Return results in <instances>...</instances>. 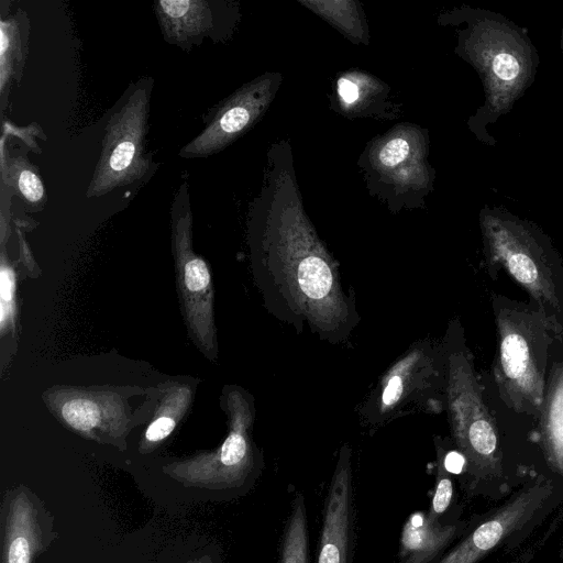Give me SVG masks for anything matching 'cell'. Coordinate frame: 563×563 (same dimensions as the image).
I'll list each match as a JSON object with an SVG mask.
<instances>
[{
	"label": "cell",
	"instance_id": "52a82bcc",
	"mask_svg": "<svg viewBox=\"0 0 563 563\" xmlns=\"http://www.w3.org/2000/svg\"><path fill=\"white\" fill-rule=\"evenodd\" d=\"M448 360L443 339L415 342L382 375L360 409L373 427L413 407L439 413L445 409Z\"/></svg>",
	"mask_w": 563,
	"mask_h": 563
},
{
	"label": "cell",
	"instance_id": "ba28073f",
	"mask_svg": "<svg viewBox=\"0 0 563 563\" xmlns=\"http://www.w3.org/2000/svg\"><path fill=\"white\" fill-rule=\"evenodd\" d=\"M150 91L140 86L108 120L101 153L86 196L100 197L132 185L151 173L152 158L145 154Z\"/></svg>",
	"mask_w": 563,
	"mask_h": 563
},
{
	"label": "cell",
	"instance_id": "5b68a950",
	"mask_svg": "<svg viewBox=\"0 0 563 563\" xmlns=\"http://www.w3.org/2000/svg\"><path fill=\"white\" fill-rule=\"evenodd\" d=\"M463 51L479 74L485 91V103L476 119L494 122L512 108L534 80L538 53L525 29L486 10L474 11Z\"/></svg>",
	"mask_w": 563,
	"mask_h": 563
},
{
	"label": "cell",
	"instance_id": "8992f818",
	"mask_svg": "<svg viewBox=\"0 0 563 563\" xmlns=\"http://www.w3.org/2000/svg\"><path fill=\"white\" fill-rule=\"evenodd\" d=\"M225 402L229 432L221 445L212 452L166 465L164 472L185 486L207 488L232 498L253 487L262 474L264 460L252 437L255 410L251 396L231 389Z\"/></svg>",
	"mask_w": 563,
	"mask_h": 563
},
{
	"label": "cell",
	"instance_id": "9a60e30c",
	"mask_svg": "<svg viewBox=\"0 0 563 563\" xmlns=\"http://www.w3.org/2000/svg\"><path fill=\"white\" fill-rule=\"evenodd\" d=\"M155 13L166 42L188 51L211 36L213 14L210 2L200 0H161Z\"/></svg>",
	"mask_w": 563,
	"mask_h": 563
},
{
	"label": "cell",
	"instance_id": "e0dca14e",
	"mask_svg": "<svg viewBox=\"0 0 563 563\" xmlns=\"http://www.w3.org/2000/svg\"><path fill=\"white\" fill-rule=\"evenodd\" d=\"M58 408L66 424L85 435L123 426L121 402L114 394L65 393Z\"/></svg>",
	"mask_w": 563,
	"mask_h": 563
},
{
	"label": "cell",
	"instance_id": "277c9868",
	"mask_svg": "<svg viewBox=\"0 0 563 563\" xmlns=\"http://www.w3.org/2000/svg\"><path fill=\"white\" fill-rule=\"evenodd\" d=\"M443 342L448 360L445 410L472 488L479 481L501 476L503 437L459 319L450 321Z\"/></svg>",
	"mask_w": 563,
	"mask_h": 563
},
{
	"label": "cell",
	"instance_id": "4fadbf2b",
	"mask_svg": "<svg viewBox=\"0 0 563 563\" xmlns=\"http://www.w3.org/2000/svg\"><path fill=\"white\" fill-rule=\"evenodd\" d=\"M545 488L548 483L543 487L536 485L522 493L492 519L481 523L435 563H475L505 537L532 518L548 495Z\"/></svg>",
	"mask_w": 563,
	"mask_h": 563
},
{
	"label": "cell",
	"instance_id": "484cf974",
	"mask_svg": "<svg viewBox=\"0 0 563 563\" xmlns=\"http://www.w3.org/2000/svg\"><path fill=\"white\" fill-rule=\"evenodd\" d=\"M3 134L9 135H15L19 136L21 140H23L25 143H27V146L31 147L33 151L40 153L41 148L36 144V142L31 137L32 134H36L43 139H45V135H43L42 130L37 124H31L27 128H18L14 126L11 122H4L3 123Z\"/></svg>",
	"mask_w": 563,
	"mask_h": 563
},
{
	"label": "cell",
	"instance_id": "4316f807",
	"mask_svg": "<svg viewBox=\"0 0 563 563\" xmlns=\"http://www.w3.org/2000/svg\"><path fill=\"white\" fill-rule=\"evenodd\" d=\"M339 95L345 103H354L358 98V87L346 78H341L338 82Z\"/></svg>",
	"mask_w": 563,
	"mask_h": 563
},
{
	"label": "cell",
	"instance_id": "7402d4cb",
	"mask_svg": "<svg viewBox=\"0 0 563 563\" xmlns=\"http://www.w3.org/2000/svg\"><path fill=\"white\" fill-rule=\"evenodd\" d=\"M15 285V272L9 264L4 247H2L0 265V330L2 334L14 327Z\"/></svg>",
	"mask_w": 563,
	"mask_h": 563
},
{
	"label": "cell",
	"instance_id": "cb8c5ba5",
	"mask_svg": "<svg viewBox=\"0 0 563 563\" xmlns=\"http://www.w3.org/2000/svg\"><path fill=\"white\" fill-rule=\"evenodd\" d=\"M410 153L409 143L402 137L389 140L380 150L378 158L385 167H395L401 164Z\"/></svg>",
	"mask_w": 563,
	"mask_h": 563
},
{
	"label": "cell",
	"instance_id": "ac0fdd59",
	"mask_svg": "<svg viewBox=\"0 0 563 563\" xmlns=\"http://www.w3.org/2000/svg\"><path fill=\"white\" fill-rule=\"evenodd\" d=\"M18 15L2 19L0 23V88L2 99L12 80H20L24 62L27 35L21 27Z\"/></svg>",
	"mask_w": 563,
	"mask_h": 563
},
{
	"label": "cell",
	"instance_id": "6da1fadb",
	"mask_svg": "<svg viewBox=\"0 0 563 563\" xmlns=\"http://www.w3.org/2000/svg\"><path fill=\"white\" fill-rule=\"evenodd\" d=\"M256 276L267 309L298 333L340 344L360 322L354 290L345 291L339 264L301 213L274 214L265 223Z\"/></svg>",
	"mask_w": 563,
	"mask_h": 563
},
{
	"label": "cell",
	"instance_id": "44dd1931",
	"mask_svg": "<svg viewBox=\"0 0 563 563\" xmlns=\"http://www.w3.org/2000/svg\"><path fill=\"white\" fill-rule=\"evenodd\" d=\"M434 444L437 452L435 487L427 516L432 522L450 523L445 521L444 515L451 506L454 490L451 473L444 465L445 440L435 437Z\"/></svg>",
	"mask_w": 563,
	"mask_h": 563
},
{
	"label": "cell",
	"instance_id": "7c38bea8",
	"mask_svg": "<svg viewBox=\"0 0 563 563\" xmlns=\"http://www.w3.org/2000/svg\"><path fill=\"white\" fill-rule=\"evenodd\" d=\"M273 80L264 78L242 87L214 113L209 124L187 145L179 156L207 157L223 150L265 110L272 98Z\"/></svg>",
	"mask_w": 563,
	"mask_h": 563
},
{
	"label": "cell",
	"instance_id": "d6986e66",
	"mask_svg": "<svg viewBox=\"0 0 563 563\" xmlns=\"http://www.w3.org/2000/svg\"><path fill=\"white\" fill-rule=\"evenodd\" d=\"M279 563H309L308 526L305 497L298 493L284 529Z\"/></svg>",
	"mask_w": 563,
	"mask_h": 563
},
{
	"label": "cell",
	"instance_id": "30bf717a",
	"mask_svg": "<svg viewBox=\"0 0 563 563\" xmlns=\"http://www.w3.org/2000/svg\"><path fill=\"white\" fill-rule=\"evenodd\" d=\"M3 562L32 563L54 539L53 518L29 488L7 492L1 508Z\"/></svg>",
	"mask_w": 563,
	"mask_h": 563
},
{
	"label": "cell",
	"instance_id": "5bb4252c",
	"mask_svg": "<svg viewBox=\"0 0 563 563\" xmlns=\"http://www.w3.org/2000/svg\"><path fill=\"white\" fill-rule=\"evenodd\" d=\"M537 440L548 464L563 475V341L556 339L550 355Z\"/></svg>",
	"mask_w": 563,
	"mask_h": 563
},
{
	"label": "cell",
	"instance_id": "f1b7e54d",
	"mask_svg": "<svg viewBox=\"0 0 563 563\" xmlns=\"http://www.w3.org/2000/svg\"><path fill=\"white\" fill-rule=\"evenodd\" d=\"M186 563H214L210 555L201 556L199 559L190 560Z\"/></svg>",
	"mask_w": 563,
	"mask_h": 563
},
{
	"label": "cell",
	"instance_id": "7a4b0ae2",
	"mask_svg": "<svg viewBox=\"0 0 563 563\" xmlns=\"http://www.w3.org/2000/svg\"><path fill=\"white\" fill-rule=\"evenodd\" d=\"M492 310L497 334L492 375L498 396L509 411L537 421L558 331L530 300L494 294Z\"/></svg>",
	"mask_w": 563,
	"mask_h": 563
},
{
	"label": "cell",
	"instance_id": "f546056e",
	"mask_svg": "<svg viewBox=\"0 0 563 563\" xmlns=\"http://www.w3.org/2000/svg\"><path fill=\"white\" fill-rule=\"evenodd\" d=\"M561 47H562V51H563V30H562V36H561Z\"/></svg>",
	"mask_w": 563,
	"mask_h": 563
},
{
	"label": "cell",
	"instance_id": "8fae6325",
	"mask_svg": "<svg viewBox=\"0 0 563 563\" xmlns=\"http://www.w3.org/2000/svg\"><path fill=\"white\" fill-rule=\"evenodd\" d=\"M352 450L343 444L324 501L317 563H352L354 506Z\"/></svg>",
	"mask_w": 563,
	"mask_h": 563
},
{
	"label": "cell",
	"instance_id": "603a6c76",
	"mask_svg": "<svg viewBox=\"0 0 563 563\" xmlns=\"http://www.w3.org/2000/svg\"><path fill=\"white\" fill-rule=\"evenodd\" d=\"M305 4L335 23L338 22L339 26L344 29L349 34L353 36L362 35V29L357 19L345 18L346 14L349 15L355 12L354 8H349L352 2H305Z\"/></svg>",
	"mask_w": 563,
	"mask_h": 563
},
{
	"label": "cell",
	"instance_id": "9c48e42d",
	"mask_svg": "<svg viewBox=\"0 0 563 563\" xmlns=\"http://www.w3.org/2000/svg\"><path fill=\"white\" fill-rule=\"evenodd\" d=\"M170 213L173 249L186 321L199 345L214 356L217 345L211 275L205 260L192 250V214L187 183H183L176 192Z\"/></svg>",
	"mask_w": 563,
	"mask_h": 563
},
{
	"label": "cell",
	"instance_id": "2e32d148",
	"mask_svg": "<svg viewBox=\"0 0 563 563\" xmlns=\"http://www.w3.org/2000/svg\"><path fill=\"white\" fill-rule=\"evenodd\" d=\"M464 530L465 523L462 521L432 522L427 512L416 511L402 527L397 563H434Z\"/></svg>",
	"mask_w": 563,
	"mask_h": 563
},
{
	"label": "cell",
	"instance_id": "3957f363",
	"mask_svg": "<svg viewBox=\"0 0 563 563\" xmlns=\"http://www.w3.org/2000/svg\"><path fill=\"white\" fill-rule=\"evenodd\" d=\"M484 269L496 280L500 269L553 322L563 341V260L536 223L499 207L479 212Z\"/></svg>",
	"mask_w": 563,
	"mask_h": 563
},
{
	"label": "cell",
	"instance_id": "ffe728a7",
	"mask_svg": "<svg viewBox=\"0 0 563 563\" xmlns=\"http://www.w3.org/2000/svg\"><path fill=\"white\" fill-rule=\"evenodd\" d=\"M2 180L14 189L22 199L32 207H43L45 203V188L37 173L27 158L22 155L13 157L8 166L1 168Z\"/></svg>",
	"mask_w": 563,
	"mask_h": 563
},
{
	"label": "cell",
	"instance_id": "83f0119b",
	"mask_svg": "<svg viewBox=\"0 0 563 563\" xmlns=\"http://www.w3.org/2000/svg\"><path fill=\"white\" fill-rule=\"evenodd\" d=\"M444 465L450 473L460 474L465 468V459L459 451L445 450Z\"/></svg>",
	"mask_w": 563,
	"mask_h": 563
},
{
	"label": "cell",
	"instance_id": "d4e9b609",
	"mask_svg": "<svg viewBox=\"0 0 563 563\" xmlns=\"http://www.w3.org/2000/svg\"><path fill=\"white\" fill-rule=\"evenodd\" d=\"M176 427L174 415L163 413L154 419L145 432L148 443H156L167 438Z\"/></svg>",
	"mask_w": 563,
	"mask_h": 563
}]
</instances>
